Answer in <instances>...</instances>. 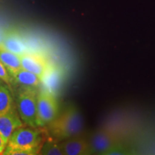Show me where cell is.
<instances>
[{"mask_svg":"<svg viewBox=\"0 0 155 155\" xmlns=\"http://www.w3.org/2000/svg\"><path fill=\"white\" fill-rule=\"evenodd\" d=\"M6 30H4L2 28H0V45L2 43L4 37H5Z\"/></svg>","mask_w":155,"mask_h":155,"instance_id":"19","label":"cell"},{"mask_svg":"<svg viewBox=\"0 0 155 155\" xmlns=\"http://www.w3.org/2000/svg\"><path fill=\"white\" fill-rule=\"evenodd\" d=\"M19 55L22 68L38 75L41 80L49 65L45 58L39 54L29 51Z\"/></svg>","mask_w":155,"mask_h":155,"instance_id":"6","label":"cell"},{"mask_svg":"<svg viewBox=\"0 0 155 155\" xmlns=\"http://www.w3.org/2000/svg\"><path fill=\"white\" fill-rule=\"evenodd\" d=\"M63 155H86L91 154L89 143L83 138L71 137L60 143Z\"/></svg>","mask_w":155,"mask_h":155,"instance_id":"10","label":"cell"},{"mask_svg":"<svg viewBox=\"0 0 155 155\" xmlns=\"http://www.w3.org/2000/svg\"><path fill=\"white\" fill-rule=\"evenodd\" d=\"M63 71L55 65H49L41 79L44 89L53 95L58 91L63 80Z\"/></svg>","mask_w":155,"mask_h":155,"instance_id":"8","label":"cell"},{"mask_svg":"<svg viewBox=\"0 0 155 155\" xmlns=\"http://www.w3.org/2000/svg\"><path fill=\"white\" fill-rule=\"evenodd\" d=\"M44 155H63L60 143L54 141H47L41 146L40 153Z\"/></svg>","mask_w":155,"mask_h":155,"instance_id":"14","label":"cell"},{"mask_svg":"<svg viewBox=\"0 0 155 155\" xmlns=\"http://www.w3.org/2000/svg\"><path fill=\"white\" fill-rule=\"evenodd\" d=\"M13 108V99L9 88L5 85H0V116L7 114Z\"/></svg>","mask_w":155,"mask_h":155,"instance_id":"13","label":"cell"},{"mask_svg":"<svg viewBox=\"0 0 155 155\" xmlns=\"http://www.w3.org/2000/svg\"><path fill=\"white\" fill-rule=\"evenodd\" d=\"M131 150L127 146L122 144L119 141V143L114 145L109 150L107 151L104 155H125L130 154Z\"/></svg>","mask_w":155,"mask_h":155,"instance_id":"16","label":"cell"},{"mask_svg":"<svg viewBox=\"0 0 155 155\" xmlns=\"http://www.w3.org/2000/svg\"><path fill=\"white\" fill-rule=\"evenodd\" d=\"M58 105L55 96L46 90L37 94V124L38 127L50 124L58 116Z\"/></svg>","mask_w":155,"mask_h":155,"instance_id":"3","label":"cell"},{"mask_svg":"<svg viewBox=\"0 0 155 155\" xmlns=\"http://www.w3.org/2000/svg\"><path fill=\"white\" fill-rule=\"evenodd\" d=\"M6 147H7V144L5 142L2 137L0 135V154H3V152L5 150Z\"/></svg>","mask_w":155,"mask_h":155,"instance_id":"18","label":"cell"},{"mask_svg":"<svg viewBox=\"0 0 155 155\" xmlns=\"http://www.w3.org/2000/svg\"><path fill=\"white\" fill-rule=\"evenodd\" d=\"M0 79L7 84H10L12 83V78L10 75L7 72V69L0 61Z\"/></svg>","mask_w":155,"mask_h":155,"instance_id":"17","label":"cell"},{"mask_svg":"<svg viewBox=\"0 0 155 155\" xmlns=\"http://www.w3.org/2000/svg\"><path fill=\"white\" fill-rule=\"evenodd\" d=\"M17 112L22 121L29 127L38 128L37 94L32 88L21 90L17 98Z\"/></svg>","mask_w":155,"mask_h":155,"instance_id":"2","label":"cell"},{"mask_svg":"<svg viewBox=\"0 0 155 155\" xmlns=\"http://www.w3.org/2000/svg\"><path fill=\"white\" fill-rule=\"evenodd\" d=\"M23 127V121L15 108L7 114L0 116V135L7 144L13 131Z\"/></svg>","mask_w":155,"mask_h":155,"instance_id":"7","label":"cell"},{"mask_svg":"<svg viewBox=\"0 0 155 155\" xmlns=\"http://www.w3.org/2000/svg\"><path fill=\"white\" fill-rule=\"evenodd\" d=\"M49 125L52 135L64 140L75 137L82 131L83 120L78 110L74 106H70Z\"/></svg>","mask_w":155,"mask_h":155,"instance_id":"1","label":"cell"},{"mask_svg":"<svg viewBox=\"0 0 155 155\" xmlns=\"http://www.w3.org/2000/svg\"><path fill=\"white\" fill-rule=\"evenodd\" d=\"M42 135L37 128L19 127L13 131L7 146L13 148L30 149L41 147Z\"/></svg>","mask_w":155,"mask_h":155,"instance_id":"4","label":"cell"},{"mask_svg":"<svg viewBox=\"0 0 155 155\" xmlns=\"http://www.w3.org/2000/svg\"><path fill=\"white\" fill-rule=\"evenodd\" d=\"M11 78L12 82L21 85L25 88H34L41 83V80L38 75L22 68L11 76Z\"/></svg>","mask_w":155,"mask_h":155,"instance_id":"12","label":"cell"},{"mask_svg":"<svg viewBox=\"0 0 155 155\" xmlns=\"http://www.w3.org/2000/svg\"><path fill=\"white\" fill-rule=\"evenodd\" d=\"M2 82H3V81H2L1 79H0V85H2Z\"/></svg>","mask_w":155,"mask_h":155,"instance_id":"20","label":"cell"},{"mask_svg":"<svg viewBox=\"0 0 155 155\" xmlns=\"http://www.w3.org/2000/svg\"><path fill=\"white\" fill-rule=\"evenodd\" d=\"M0 61L7 69L10 77L22 69L20 55L9 51L2 46H0Z\"/></svg>","mask_w":155,"mask_h":155,"instance_id":"11","label":"cell"},{"mask_svg":"<svg viewBox=\"0 0 155 155\" xmlns=\"http://www.w3.org/2000/svg\"><path fill=\"white\" fill-rule=\"evenodd\" d=\"M119 141L116 136L111 131L107 129L99 130L93 135L89 143L91 152V154L94 153L96 154L104 155L107 151Z\"/></svg>","mask_w":155,"mask_h":155,"instance_id":"5","label":"cell"},{"mask_svg":"<svg viewBox=\"0 0 155 155\" xmlns=\"http://www.w3.org/2000/svg\"><path fill=\"white\" fill-rule=\"evenodd\" d=\"M41 147H35L30 149H22V148H13L7 146L3 154L5 155H35L38 154L40 152Z\"/></svg>","mask_w":155,"mask_h":155,"instance_id":"15","label":"cell"},{"mask_svg":"<svg viewBox=\"0 0 155 155\" xmlns=\"http://www.w3.org/2000/svg\"><path fill=\"white\" fill-rule=\"evenodd\" d=\"M0 46L17 55H22L28 51L25 39L15 30H6L2 43Z\"/></svg>","mask_w":155,"mask_h":155,"instance_id":"9","label":"cell"}]
</instances>
